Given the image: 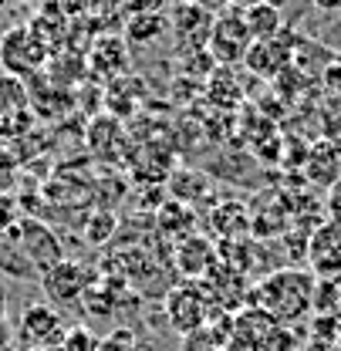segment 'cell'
Segmentation results:
<instances>
[{
  "label": "cell",
  "instance_id": "cell-16",
  "mask_svg": "<svg viewBox=\"0 0 341 351\" xmlns=\"http://www.w3.org/2000/svg\"><path fill=\"white\" fill-rule=\"evenodd\" d=\"M244 24L250 31L254 41H267V38H277L284 31V21H281V10L274 3H250L244 7Z\"/></svg>",
  "mask_w": 341,
  "mask_h": 351
},
{
  "label": "cell",
  "instance_id": "cell-10",
  "mask_svg": "<svg viewBox=\"0 0 341 351\" xmlns=\"http://www.w3.org/2000/svg\"><path fill=\"white\" fill-rule=\"evenodd\" d=\"M17 237H21V243H24L27 261L38 267V274H44L47 267H54V263L64 261L54 230H51L47 223H41L38 217H21V223H17Z\"/></svg>",
  "mask_w": 341,
  "mask_h": 351
},
{
  "label": "cell",
  "instance_id": "cell-12",
  "mask_svg": "<svg viewBox=\"0 0 341 351\" xmlns=\"http://www.w3.org/2000/svg\"><path fill=\"white\" fill-rule=\"evenodd\" d=\"M216 263V247L207 237H183L176 243V270L189 280H203Z\"/></svg>",
  "mask_w": 341,
  "mask_h": 351
},
{
  "label": "cell",
  "instance_id": "cell-2",
  "mask_svg": "<svg viewBox=\"0 0 341 351\" xmlns=\"http://www.w3.org/2000/svg\"><path fill=\"white\" fill-rule=\"evenodd\" d=\"M47 47H44L27 24H17L10 31L0 34V64H3V75H14V78H34L47 64Z\"/></svg>",
  "mask_w": 341,
  "mask_h": 351
},
{
  "label": "cell",
  "instance_id": "cell-27",
  "mask_svg": "<svg viewBox=\"0 0 341 351\" xmlns=\"http://www.w3.org/2000/svg\"><path fill=\"white\" fill-rule=\"evenodd\" d=\"M34 351H58V348H34Z\"/></svg>",
  "mask_w": 341,
  "mask_h": 351
},
{
  "label": "cell",
  "instance_id": "cell-6",
  "mask_svg": "<svg viewBox=\"0 0 341 351\" xmlns=\"http://www.w3.org/2000/svg\"><path fill=\"white\" fill-rule=\"evenodd\" d=\"M210 304L213 298L207 294V287L200 280H189L183 287H172L166 294V317L176 331L189 335V331H200L210 317Z\"/></svg>",
  "mask_w": 341,
  "mask_h": 351
},
{
  "label": "cell",
  "instance_id": "cell-24",
  "mask_svg": "<svg viewBox=\"0 0 341 351\" xmlns=\"http://www.w3.org/2000/svg\"><path fill=\"white\" fill-rule=\"evenodd\" d=\"M328 213H331V219L341 223V179L328 189Z\"/></svg>",
  "mask_w": 341,
  "mask_h": 351
},
{
  "label": "cell",
  "instance_id": "cell-1",
  "mask_svg": "<svg viewBox=\"0 0 341 351\" xmlns=\"http://www.w3.org/2000/svg\"><path fill=\"white\" fill-rule=\"evenodd\" d=\"M314 287H318V277L304 267H284V270H274L270 277H263L250 294V304L267 311L277 324H291L304 317L311 304H314Z\"/></svg>",
  "mask_w": 341,
  "mask_h": 351
},
{
  "label": "cell",
  "instance_id": "cell-20",
  "mask_svg": "<svg viewBox=\"0 0 341 351\" xmlns=\"http://www.w3.org/2000/svg\"><path fill=\"white\" fill-rule=\"evenodd\" d=\"M31 125H34V112L24 108V112H14V115L0 119V135L3 138H17V135H27Z\"/></svg>",
  "mask_w": 341,
  "mask_h": 351
},
{
  "label": "cell",
  "instance_id": "cell-25",
  "mask_svg": "<svg viewBox=\"0 0 341 351\" xmlns=\"http://www.w3.org/2000/svg\"><path fill=\"white\" fill-rule=\"evenodd\" d=\"M0 351H10V328H0Z\"/></svg>",
  "mask_w": 341,
  "mask_h": 351
},
{
  "label": "cell",
  "instance_id": "cell-18",
  "mask_svg": "<svg viewBox=\"0 0 341 351\" xmlns=\"http://www.w3.org/2000/svg\"><path fill=\"white\" fill-rule=\"evenodd\" d=\"M98 345H102V338L88 324H71L64 331V341H61L58 351H98Z\"/></svg>",
  "mask_w": 341,
  "mask_h": 351
},
{
  "label": "cell",
  "instance_id": "cell-17",
  "mask_svg": "<svg viewBox=\"0 0 341 351\" xmlns=\"http://www.w3.org/2000/svg\"><path fill=\"white\" fill-rule=\"evenodd\" d=\"M31 108V95H27V82L14 78V75H0V119Z\"/></svg>",
  "mask_w": 341,
  "mask_h": 351
},
{
  "label": "cell",
  "instance_id": "cell-21",
  "mask_svg": "<svg viewBox=\"0 0 341 351\" xmlns=\"http://www.w3.org/2000/svg\"><path fill=\"white\" fill-rule=\"evenodd\" d=\"M98 351H142V345L135 341V335H132L128 328H119V331H112L108 338H102Z\"/></svg>",
  "mask_w": 341,
  "mask_h": 351
},
{
  "label": "cell",
  "instance_id": "cell-4",
  "mask_svg": "<svg viewBox=\"0 0 341 351\" xmlns=\"http://www.w3.org/2000/svg\"><path fill=\"white\" fill-rule=\"evenodd\" d=\"M64 331H68V324H64V314H61L58 307H51L47 301L24 304L21 321H17V341L24 345V351L61 348Z\"/></svg>",
  "mask_w": 341,
  "mask_h": 351
},
{
  "label": "cell",
  "instance_id": "cell-26",
  "mask_svg": "<svg viewBox=\"0 0 341 351\" xmlns=\"http://www.w3.org/2000/svg\"><path fill=\"white\" fill-rule=\"evenodd\" d=\"M7 324V294L0 291V328Z\"/></svg>",
  "mask_w": 341,
  "mask_h": 351
},
{
  "label": "cell",
  "instance_id": "cell-19",
  "mask_svg": "<svg viewBox=\"0 0 341 351\" xmlns=\"http://www.w3.org/2000/svg\"><path fill=\"white\" fill-rule=\"evenodd\" d=\"M216 217H247V210L240 206V203H223V206H216ZM213 230H216V237L223 240H230L233 233H240V230H247V219H237V226H226V219L223 223H213Z\"/></svg>",
  "mask_w": 341,
  "mask_h": 351
},
{
  "label": "cell",
  "instance_id": "cell-5",
  "mask_svg": "<svg viewBox=\"0 0 341 351\" xmlns=\"http://www.w3.org/2000/svg\"><path fill=\"white\" fill-rule=\"evenodd\" d=\"M254 44L247 24H244V7H226L223 14L213 17V27H210V54H213L220 64H233V61H244L247 47Z\"/></svg>",
  "mask_w": 341,
  "mask_h": 351
},
{
  "label": "cell",
  "instance_id": "cell-14",
  "mask_svg": "<svg viewBox=\"0 0 341 351\" xmlns=\"http://www.w3.org/2000/svg\"><path fill=\"white\" fill-rule=\"evenodd\" d=\"M304 176H307L314 186L331 189L341 179V145L328 142V138L314 142V145L307 149V156H304Z\"/></svg>",
  "mask_w": 341,
  "mask_h": 351
},
{
  "label": "cell",
  "instance_id": "cell-13",
  "mask_svg": "<svg viewBox=\"0 0 341 351\" xmlns=\"http://www.w3.org/2000/svg\"><path fill=\"white\" fill-rule=\"evenodd\" d=\"M126 14V41L128 44H152L169 31V17L156 7V3H142V7H128Z\"/></svg>",
  "mask_w": 341,
  "mask_h": 351
},
{
  "label": "cell",
  "instance_id": "cell-23",
  "mask_svg": "<svg viewBox=\"0 0 341 351\" xmlns=\"http://www.w3.org/2000/svg\"><path fill=\"white\" fill-rule=\"evenodd\" d=\"M325 138L341 145V108H331V112L325 115Z\"/></svg>",
  "mask_w": 341,
  "mask_h": 351
},
{
  "label": "cell",
  "instance_id": "cell-3",
  "mask_svg": "<svg viewBox=\"0 0 341 351\" xmlns=\"http://www.w3.org/2000/svg\"><path fill=\"white\" fill-rule=\"evenodd\" d=\"M95 280H98L95 270H88L85 263L68 261V257H64L61 263L47 267L38 284H41L47 304L61 311V307H68V304H82V298L88 294V287H91Z\"/></svg>",
  "mask_w": 341,
  "mask_h": 351
},
{
  "label": "cell",
  "instance_id": "cell-7",
  "mask_svg": "<svg viewBox=\"0 0 341 351\" xmlns=\"http://www.w3.org/2000/svg\"><path fill=\"white\" fill-rule=\"evenodd\" d=\"M294 47H298L294 34L284 27L277 38L250 44L247 54H244V64L254 71L257 78H281L291 68V61H294Z\"/></svg>",
  "mask_w": 341,
  "mask_h": 351
},
{
  "label": "cell",
  "instance_id": "cell-8",
  "mask_svg": "<svg viewBox=\"0 0 341 351\" xmlns=\"http://www.w3.org/2000/svg\"><path fill=\"white\" fill-rule=\"evenodd\" d=\"M307 267L318 280H341V223H321L307 240Z\"/></svg>",
  "mask_w": 341,
  "mask_h": 351
},
{
  "label": "cell",
  "instance_id": "cell-9",
  "mask_svg": "<svg viewBox=\"0 0 341 351\" xmlns=\"http://www.w3.org/2000/svg\"><path fill=\"white\" fill-rule=\"evenodd\" d=\"M85 68L95 78H105V82H119L126 78L128 68H132V54H128V41L122 34H98L91 47H88Z\"/></svg>",
  "mask_w": 341,
  "mask_h": 351
},
{
  "label": "cell",
  "instance_id": "cell-15",
  "mask_svg": "<svg viewBox=\"0 0 341 351\" xmlns=\"http://www.w3.org/2000/svg\"><path fill=\"white\" fill-rule=\"evenodd\" d=\"M0 274L17 277V280H41L38 267L27 261V254H24V243L17 237V226L7 230V233H0Z\"/></svg>",
  "mask_w": 341,
  "mask_h": 351
},
{
  "label": "cell",
  "instance_id": "cell-11",
  "mask_svg": "<svg viewBox=\"0 0 341 351\" xmlns=\"http://www.w3.org/2000/svg\"><path fill=\"white\" fill-rule=\"evenodd\" d=\"M213 10L210 7H200V3H189V7H176L169 14V27L179 34V41L193 51H200L203 44H210V27H213Z\"/></svg>",
  "mask_w": 341,
  "mask_h": 351
},
{
  "label": "cell",
  "instance_id": "cell-22",
  "mask_svg": "<svg viewBox=\"0 0 341 351\" xmlns=\"http://www.w3.org/2000/svg\"><path fill=\"white\" fill-rule=\"evenodd\" d=\"M21 223V203L14 193H0V233L14 230Z\"/></svg>",
  "mask_w": 341,
  "mask_h": 351
}]
</instances>
